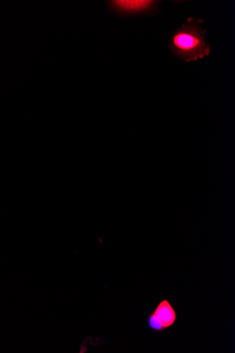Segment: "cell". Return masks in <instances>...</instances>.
Listing matches in <instances>:
<instances>
[{
	"mask_svg": "<svg viewBox=\"0 0 235 353\" xmlns=\"http://www.w3.org/2000/svg\"><path fill=\"white\" fill-rule=\"evenodd\" d=\"M148 325L151 330L156 332H162L165 330L163 325L161 321L157 316L152 312L148 316Z\"/></svg>",
	"mask_w": 235,
	"mask_h": 353,
	"instance_id": "cell-4",
	"label": "cell"
},
{
	"mask_svg": "<svg viewBox=\"0 0 235 353\" xmlns=\"http://www.w3.org/2000/svg\"><path fill=\"white\" fill-rule=\"evenodd\" d=\"M112 8L124 14H143L152 12L156 8V1H113Z\"/></svg>",
	"mask_w": 235,
	"mask_h": 353,
	"instance_id": "cell-2",
	"label": "cell"
},
{
	"mask_svg": "<svg viewBox=\"0 0 235 353\" xmlns=\"http://www.w3.org/2000/svg\"><path fill=\"white\" fill-rule=\"evenodd\" d=\"M165 330L172 327L176 322L177 314L172 305L167 299L162 300L153 311Z\"/></svg>",
	"mask_w": 235,
	"mask_h": 353,
	"instance_id": "cell-3",
	"label": "cell"
},
{
	"mask_svg": "<svg viewBox=\"0 0 235 353\" xmlns=\"http://www.w3.org/2000/svg\"><path fill=\"white\" fill-rule=\"evenodd\" d=\"M203 22L190 18L176 30L170 48L178 58L189 62L203 59L210 54V45L207 43L205 31L201 28Z\"/></svg>",
	"mask_w": 235,
	"mask_h": 353,
	"instance_id": "cell-1",
	"label": "cell"
}]
</instances>
